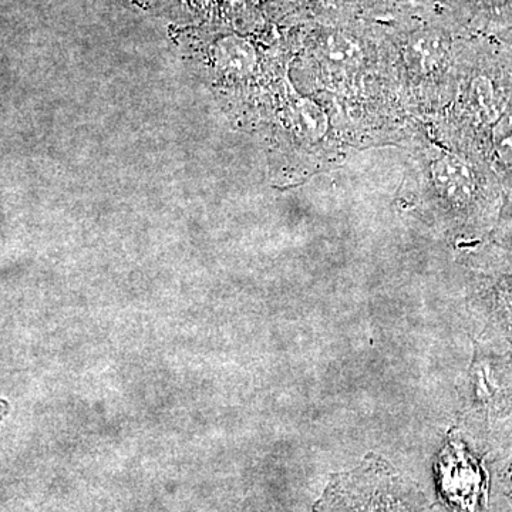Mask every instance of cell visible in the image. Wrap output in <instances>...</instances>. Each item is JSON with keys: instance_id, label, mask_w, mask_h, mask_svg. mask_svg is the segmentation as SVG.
<instances>
[{"instance_id": "6da1fadb", "label": "cell", "mask_w": 512, "mask_h": 512, "mask_svg": "<svg viewBox=\"0 0 512 512\" xmlns=\"http://www.w3.org/2000/svg\"><path fill=\"white\" fill-rule=\"evenodd\" d=\"M315 512H430L423 491L382 457L332 478Z\"/></svg>"}, {"instance_id": "7a4b0ae2", "label": "cell", "mask_w": 512, "mask_h": 512, "mask_svg": "<svg viewBox=\"0 0 512 512\" xmlns=\"http://www.w3.org/2000/svg\"><path fill=\"white\" fill-rule=\"evenodd\" d=\"M443 494L457 512H480L481 497L484 494V477L480 466L457 454L453 460H443L441 466Z\"/></svg>"}, {"instance_id": "3957f363", "label": "cell", "mask_w": 512, "mask_h": 512, "mask_svg": "<svg viewBox=\"0 0 512 512\" xmlns=\"http://www.w3.org/2000/svg\"><path fill=\"white\" fill-rule=\"evenodd\" d=\"M434 187L453 204H467L476 192L473 171L456 156H444L431 165Z\"/></svg>"}, {"instance_id": "277c9868", "label": "cell", "mask_w": 512, "mask_h": 512, "mask_svg": "<svg viewBox=\"0 0 512 512\" xmlns=\"http://www.w3.org/2000/svg\"><path fill=\"white\" fill-rule=\"evenodd\" d=\"M446 36L437 30H421L410 37L406 47V59L412 69L430 73L444 62L447 55Z\"/></svg>"}, {"instance_id": "5b68a950", "label": "cell", "mask_w": 512, "mask_h": 512, "mask_svg": "<svg viewBox=\"0 0 512 512\" xmlns=\"http://www.w3.org/2000/svg\"><path fill=\"white\" fill-rule=\"evenodd\" d=\"M319 53L332 70H350L363 60L362 47L353 37L342 32H330L320 43Z\"/></svg>"}, {"instance_id": "8992f818", "label": "cell", "mask_w": 512, "mask_h": 512, "mask_svg": "<svg viewBox=\"0 0 512 512\" xmlns=\"http://www.w3.org/2000/svg\"><path fill=\"white\" fill-rule=\"evenodd\" d=\"M296 116H298L299 127L311 140L319 141L328 133L329 119L319 104L308 99L298 101Z\"/></svg>"}, {"instance_id": "52a82bcc", "label": "cell", "mask_w": 512, "mask_h": 512, "mask_svg": "<svg viewBox=\"0 0 512 512\" xmlns=\"http://www.w3.org/2000/svg\"><path fill=\"white\" fill-rule=\"evenodd\" d=\"M221 59L227 69L235 73H245L254 64L252 47L241 39H227L221 46Z\"/></svg>"}, {"instance_id": "ba28073f", "label": "cell", "mask_w": 512, "mask_h": 512, "mask_svg": "<svg viewBox=\"0 0 512 512\" xmlns=\"http://www.w3.org/2000/svg\"><path fill=\"white\" fill-rule=\"evenodd\" d=\"M473 99L481 116L488 121H497L501 114L493 83L487 77H477L473 83Z\"/></svg>"}, {"instance_id": "9c48e42d", "label": "cell", "mask_w": 512, "mask_h": 512, "mask_svg": "<svg viewBox=\"0 0 512 512\" xmlns=\"http://www.w3.org/2000/svg\"><path fill=\"white\" fill-rule=\"evenodd\" d=\"M493 146L500 160L512 167V114H503L494 123Z\"/></svg>"}, {"instance_id": "30bf717a", "label": "cell", "mask_w": 512, "mask_h": 512, "mask_svg": "<svg viewBox=\"0 0 512 512\" xmlns=\"http://www.w3.org/2000/svg\"><path fill=\"white\" fill-rule=\"evenodd\" d=\"M10 412V404L6 400L0 399V420L5 419Z\"/></svg>"}]
</instances>
